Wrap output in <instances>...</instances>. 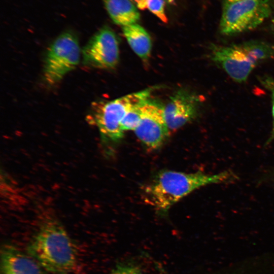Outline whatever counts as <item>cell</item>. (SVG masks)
I'll list each match as a JSON object with an SVG mask.
<instances>
[{
    "instance_id": "obj_10",
    "label": "cell",
    "mask_w": 274,
    "mask_h": 274,
    "mask_svg": "<svg viewBox=\"0 0 274 274\" xmlns=\"http://www.w3.org/2000/svg\"><path fill=\"white\" fill-rule=\"evenodd\" d=\"M1 269V274H44L38 262L10 245L2 248Z\"/></svg>"
},
{
    "instance_id": "obj_20",
    "label": "cell",
    "mask_w": 274,
    "mask_h": 274,
    "mask_svg": "<svg viewBox=\"0 0 274 274\" xmlns=\"http://www.w3.org/2000/svg\"><path fill=\"white\" fill-rule=\"evenodd\" d=\"M273 176H274V170H273Z\"/></svg>"
},
{
    "instance_id": "obj_19",
    "label": "cell",
    "mask_w": 274,
    "mask_h": 274,
    "mask_svg": "<svg viewBox=\"0 0 274 274\" xmlns=\"http://www.w3.org/2000/svg\"><path fill=\"white\" fill-rule=\"evenodd\" d=\"M238 0H224V2H233V1H236Z\"/></svg>"
},
{
    "instance_id": "obj_6",
    "label": "cell",
    "mask_w": 274,
    "mask_h": 274,
    "mask_svg": "<svg viewBox=\"0 0 274 274\" xmlns=\"http://www.w3.org/2000/svg\"><path fill=\"white\" fill-rule=\"evenodd\" d=\"M80 55L79 42L74 35L65 32L59 35L51 44L45 56V82L50 85L59 82L79 64Z\"/></svg>"
},
{
    "instance_id": "obj_18",
    "label": "cell",
    "mask_w": 274,
    "mask_h": 274,
    "mask_svg": "<svg viewBox=\"0 0 274 274\" xmlns=\"http://www.w3.org/2000/svg\"><path fill=\"white\" fill-rule=\"evenodd\" d=\"M271 28H272V31L274 32V16L273 17L271 20Z\"/></svg>"
},
{
    "instance_id": "obj_11",
    "label": "cell",
    "mask_w": 274,
    "mask_h": 274,
    "mask_svg": "<svg viewBox=\"0 0 274 274\" xmlns=\"http://www.w3.org/2000/svg\"><path fill=\"white\" fill-rule=\"evenodd\" d=\"M106 9L117 24L123 27L136 23L140 18L137 7L130 0H103Z\"/></svg>"
},
{
    "instance_id": "obj_16",
    "label": "cell",
    "mask_w": 274,
    "mask_h": 274,
    "mask_svg": "<svg viewBox=\"0 0 274 274\" xmlns=\"http://www.w3.org/2000/svg\"><path fill=\"white\" fill-rule=\"evenodd\" d=\"M262 83L271 92L272 99V129L271 134L268 141L274 139V78L267 77L262 79Z\"/></svg>"
},
{
    "instance_id": "obj_9",
    "label": "cell",
    "mask_w": 274,
    "mask_h": 274,
    "mask_svg": "<svg viewBox=\"0 0 274 274\" xmlns=\"http://www.w3.org/2000/svg\"><path fill=\"white\" fill-rule=\"evenodd\" d=\"M200 99L195 94L184 90L178 91L165 107L164 112L168 128L175 131L196 116Z\"/></svg>"
},
{
    "instance_id": "obj_4",
    "label": "cell",
    "mask_w": 274,
    "mask_h": 274,
    "mask_svg": "<svg viewBox=\"0 0 274 274\" xmlns=\"http://www.w3.org/2000/svg\"><path fill=\"white\" fill-rule=\"evenodd\" d=\"M152 89L132 93L109 101H97L91 107L89 121L97 127L102 138L118 142L123 136L121 121L133 105L149 99Z\"/></svg>"
},
{
    "instance_id": "obj_14",
    "label": "cell",
    "mask_w": 274,
    "mask_h": 274,
    "mask_svg": "<svg viewBox=\"0 0 274 274\" xmlns=\"http://www.w3.org/2000/svg\"><path fill=\"white\" fill-rule=\"evenodd\" d=\"M147 8L159 19L167 23L168 18L165 13V0H146Z\"/></svg>"
},
{
    "instance_id": "obj_12",
    "label": "cell",
    "mask_w": 274,
    "mask_h": 274,
    "mask_svg": "<svg viewBox=\"0 0 274 274\" xmlns=\"http://www.w3.org/2000/svg\"><path fill=\"white\" fill-rule=\"evenodd\" d=\"M123 34L130 47L143 60L146 61L150 57L152 43L147 31L138 23L123 27Z\"/></svg>"
},
{
    "instance_id": "obj_7",
    "label": "cell",
    "mask_w": 274,
    "mask_h": 274,
    "mask_svg": "<svg viewBox=\"0 0 274 274\" xmlns=\"http://www.w3.org/2000/svg\"><path fill=\"white\" fill-rule=\"evenodd\" d=\"M83 63L101 69L115 67L119 59V42L114 32L108 27L99 30L82 51Z\"/></svg>"
},
{
    "instance_id": "obj_2",
    "label": "cell",
    "mask_w": 274,
    "mask_h": 274,
    "mask_svg": "<svg viewBox=\"0 0 274 274\" xmlns=\"http://www.w3.org/2000/svg\"><path fill=\"white\" fill-rule=\"evenodd\" d=\"M67 232L56 220L44 222L29 243L27 251L53 274H68L76 263V252Z\"/></svg>"
},
{
    "instance_id": "obj_15",
    "label": "cell",
    "mask_w": 274,
    "mask_h": 274,
    "mask_svg": "<svg viewBox=\"0 0 274 274\" xmlns=\"http://www.w3.org/2000/svg\"><path fill=\"white\" fill-rule=\"evenodd\" d=\"M110 274H144L137 265L130 263H119L112 270Z\"/></svg>"
},
{
    "instance_id": "obj_8",
    "label": "cell",
    "mask_w": 274,
    "mask_h": 274,
    "mask_svg": "<svg viewBox=\"0 0 274 274\" xmlns=\"http://www.w3.org/2000/svg\"><path fill=\"white\" fill-rule=\"evenodd\" d=\"M141 143L150 150L160 148L170 134L165 120L164 107L147 100L142 108L140 123L134 130Z\"/></svg>"
},
{
    "instance_id": "obj_3",
    "label": "cell",
    "mask_w": 274,
    "mask_h": 274,
    "mask_svg": "<svg viewBox=\"0 0 274 274\" xmlns=\"http://www.w3.org/2000/svg\"><path fill=\"white\" fill-rule=\"evenodd\" d=\"M212 60L234 81H246L261 62L274 57V46L260 41L210 47Z\"/></svg>"
},
{
    "instance_id": "obj_1",
    "label": "cell",
    "mask_w": 274,
    "mask_h": 274,
    "mask_svg": "<svg viewBox=\"0 0 274 274\" xmlns=\"http://www.w3.org/2000/svg\"><path fill=\"white\" fill-rule=\"evenodd\" d=\"M235 175L226 170L215 174L186 173L163 170L157 174L143 189L144 200L160 215H166L176 203L204 186L231 181Z\"/></svg>"
},
{
    "instance_id": "obj_5",
    "label": "cell",
    "mask_w": 274,
    "mask_h": 274,
    "mask_svg": "<svg viewBox=\"0 0 274 274\" xmlns=\"http://www.w3.org/2000/svg\"><path fill=\"white\" fill-rule=\"evenodd\" d=\"M268 0H238L224 2L220 23V32L232 36L252 30L271 13Z\"/></svg>"
},
{
    "instance_id": "obj_13",
    "label": "cell",
    "mask_w": 274,
    "mask_h": 274,
    "mask_svg": "<svg viewBox=\"0 0 274 274\" xmlns=\"http://www.w3.org/2000/svg\"><path fill=\"white\" fill-rule=\"evenodd\" d=\"M146 100L135 104L126 112L121 123L124 132L126 130L134 131L138 127L141 120L142 106Z\"/></svg>"
},
{
    "instance_id": "obj_17",
    "label": "cell",
    "mask_w": 274,
    "mask_h": 274,
    "mask_svg": "<svg viewBox=\"0 0 274 274\" xmlns=\"http://www.w3.org/2000/svg\"><path fill=\"white\" fill-rule=\"evenodd\" d=\"M140 10H144L147 8L146 0H130Z\"/></svg>"
}]
</instances>
